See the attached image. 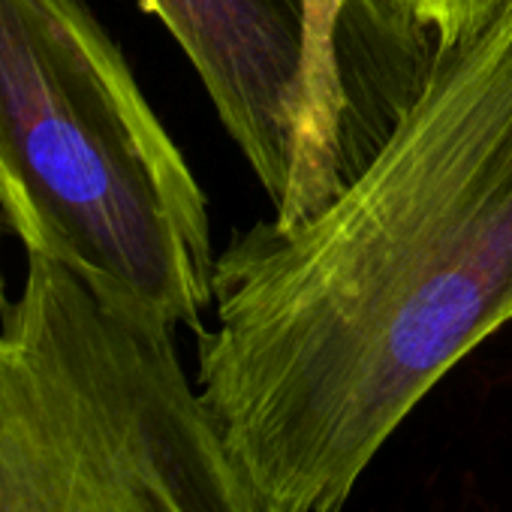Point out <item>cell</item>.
<instances>
[{"label": "cell", "mask_w": 512, "mask_h": 512, "mask_svg": "<svg viewBox=\"0 0 512 512\" xmlns=\"http://www.w3.org/2000/svg\"><path fill=\"white\" fill-rule=\"evenodd\" d=\"M0 512H256L175 329L40 250L0 305Z\"/></svg>", "instance_id": "3957f363"}, {"label": "cell", "mask_w": 512, "mask_h": 512, "mask_svg": "<svg viewBox=\"0 0 512 512\" xmlns=\"http://www.w3.org/2000/svg\"><path fill=\"white\" fill-rule=\"evenodd\" d=\"M202 79L220 124L272 196L287 202L302 136V0H142Z\"/></svg>", "instance_id": "277c9868"}, {"label": "cell", "mask_w": 512, "mask_h": 512, "mask_svg": "<svg viewBox=\"0 0 512 512\" xmlns=\"http://www.w3.org/2000/svg\"><path fill=\"white\" fill-rule=\"evenodd\" d=\"M0 211L25 250L202 329V187L85 0H0Z\"/></svg>", "instance_id": "7a4b0ae2"}, {"label": "cell", "mask_w": 512, "mask_h": 512, "mask_svg": "<svg viewBox=\"0 0 512 512\" xmlns=\"http://www.w3.org/2000/svg\"><path fill=\"white\" fill-rule=\"evenodd\" d=\"M347 0H302L305 67H302V136L287 202L278 223H293L323 205L344 181V127L347 94L338 67V31Z\"/></svg>", "instance_id": "5b68a950"}, {"label": "cell", "mask_w": 512, "mask_h": 512, "mask_svg": "<svg viewBox=\"0 0 512 512\" xmlns=\"http://www.w3.org/2000/svg\"><path fill=\"white\" fill-rule=\"evenodd\" d=\"M0 305H4V284H0Z\"/></svg>", "instance_id": "52a82bcc"}, {"label": "cell", "mask_w": 512, "mask_h": 512, "mask_svg": "<svg viewBox=\"0 0 512 512\" xmlns=\"http://www.w3.org/2000/svg\"><path fill=\"white\" fill-rule=\"evenodd\" d=\"M512 323V0L437 40L380 145L214 266L196 389L256 512H341L389 437Z\"/></svg>", "instance_id": "6da1fadb"}, {"label": "cell", "mask_w": 512, "mask_h": 512, "mask_svg": "<svg viewBox=\"0 0 512 512\" xmlns=\"http://www.w3.org/2000/svg\"><path fill=\"white\" fill-rule=\"evenodd\" d=\"M500 4L503 0H347L344 13L368 16L377 34L413 46L425 61L437 40L467 28Z\"/></svg>", "instance_id": "8992f818"}]
</instances>
